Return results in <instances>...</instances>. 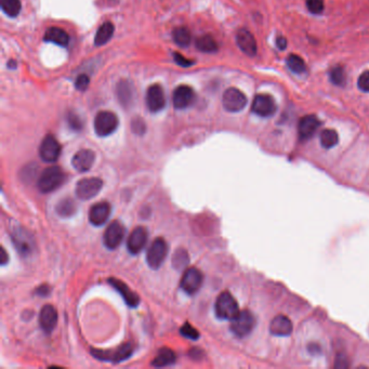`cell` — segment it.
Returning a JSON list of instances; mask_svg holds the SVG:
<instances>
[{
	"instance_id": "10",
	"label": "cell",
	"mask_w": 369,
	"mask_h": 369,
	"mask_svg": "<svg viewBox=\"0 0 369 369\" xmlns=\"http://www.w3.org/2000/svg\"><path fill=\"white\" fill-rule=\"evenodd\" d=\"M133 348L131 343H125L118 349L114 351H100V350H91V353L94 357L101 361H109L113 363L124 362L125 360L129 359L132 355Z\"/></svg>"
},
{
	"instance_id": "22",
	"label": "cell",
	"mask_w": 369,
	"mask_h": 369,
	"mask_svg": "<svg viewBox=\"0 0 369 369\" xmlns=\"http://www.w3.org/2000/svg\"><path fill=\"white\" fill-rule=\"evenodd\" d=\"M109 282L111 286H113L117 292L122 295V298H124L125 302L128 305L131 307H136L139 305L140 303L139 295L136 293H133L124 282L118 281V279H116V278H110Z\"/></svg>"
},
{
	"instance_id": "38",
	"label": "cell",
	"mask_w": 369,
	"mask_h": 369,
	"mask_svg": "<svg viewBox=\"0 0 369 369\" xmlns=\"http://www.w3.org/2000/svg\"><path fill=\"white\" fill-rule=\"evenodd\" d=\"M89 83H90L89 77L86 74H80L75 80V88L79 91H85L88 89Z\"/></svg>"
},
{
	"instance_id": "34",
	"label": "cell",
	"mask_w": 369,
	"mask_h": 369,
	"mask_svg": "<svg viewBox=\"0 0 369 369\" xmlns=\"http://www.w3.org/2000/svg\"><path fill=\"white\" fill-rule=\"evenodd\" d=\"M329 78H331L332 82L335 86L342 87L345 85L346 81V75L345 71L343 70L342 66H334L329 72Z\"/></svg>"
},
{
	"instance_id": "43",
	"label": "cell",
	"mask_w": 369,
	"mask_h": 369,
	"mask_svg": "<svg viewBox=\"0 0 369 369\" xmlns=\"http://www.w3.org/2000/svg\"><path fill=\"white\" fill-rule=\"evenodd\" d=\"M35 294L38 295H40V297H46V295H48L50 294V289H49L47 285H42V286H40V287L36 289Z\"/></svg>"
},
{
	"instance_id": "18",
	"label": "cell",
	"mask_w": 369,
	"mask_h": 369,
	"mask_svg": "<svg viewBox=\"0 0 369 369\" xmlns=\"http://www.w3.org/2000/svg\"><path fill=\"white\" fill-rule=\"evenodd\" d=\"M148 243V232L144 227H136L130 234L127 242V248L132 255H138L141 253L145 245Z\"/></svg>"
},
{
	"instance_id": "16",
	"label": "cell",
	"mask_w": 369,
	"mask_h": 369,
	"mask_svg": "<svg viewBox=\"0 0 369 369\" xmlns=\"http://www.w3.org/2000/svg\"><path fill=\"white\" fill-rule=\"evenodd\" d=\"M320 127L321 121L315 115H306L302 117L298 125L299 138L302 141L311 139Z\"/></svg>"
},
{
	"instance_id": "23",
	"label": "cell",
	"mask_w": 369,
	"mask_h": 369,
	"mask_svg": "<svg viewBox=\"0 0 369 369\" xmlns=\"http://www.w3.org/2000/svg\"><path fill=\"white\" fill-rule=\"evenodd\" d=\"M270 332L274 335L279 337H287L293 332V323L287 316L277 315L271 322Z\"/></svg>"
},
{
	"instance_id": "28",
	"label": "cell",
	"mask_w": 369,
	"mask_h": 369,
	"mask_svg": "<svg viewBox=\"0 0 369 369\" xmlns=\"http://www.w3.org/2000/svg\"><path fill=\"white\" fill-rule=\"evenodd\" d=\"M58 215L62 218H70L75 214L77 207L75 201L71 198H64L59 201L57 207H55Z\"/></svg>"
},
{
	"instance_id": "41",
	"label": "cell",
	"mask_w": 369,
	"mask_h": 369,
	"mask_svg": "<svg viewBox=\"0 0 369 369\" xmlns=\"http://www.w3.org/2000/svg\"><path fill=\"white\" fill-rule=\"evenodd\" d=\"M67 122H69V125L72 129H74L76 131L80 130L82 128V121L80 120L79 117L73 113L67 115Z\"/></svg>"
},
{
	"instance_id": "8",
	"label": "cell",
	"mask_w": 369,
	"mask_h": 369,
	"mask_svg": "<svg viewBox=\"0 0 369 369\" xmlns=\"http://www.w3.org/2000/svg\"><path fill=\"white\" fill-rule=\"evenodd\" d=\"M223 108L231 113H237L243 111L247 105V98L236 88H228L222 97Z\"/></svg>"
},
{
	"instance_id": "37",
	"label": "cell",
	"mask_w": 369,
	"mask_h": 369,
	"mask_svg": "<svg viewBox=\"0 0 369 369\" xmlns=\"http://www.w3.org/2000/svg\"><path fill=\"white\" fill-rule=\"evenodd\" d=\"M306 7L311 13H322L324 10V0H306Z\"/></svg>"
},
{
	"instance_id": "46",
	"label": "cell",
	"mask_w": 369,
	"mask_h": 369,
	"mask_svg": "<svg viewBox=\"0 0 369 369\" xmlns=\"http://www.w3.org/2000/svg\"><path fill=\"white\" fill-rule=\"evenodd\" d=\"M8 67H10V69H15L16 63L14 62V61H10V62L8 63Z\"/></svg>"
},
{
	"instance_id": "42",
	"label": "cell",
	"mask_w": 369,
	"mask_h": 369,
	"mask_svg": "<svg viewBox=\"0 0 369 369\" xmlns=\"http://www.w3.org/2000/svg\"><path fill=\"white\" fill-rule=\"evenodd\" d=\"M173 58H175L176 63H177L178 65L182 66V67H189V66L194 64L193 61L186 59L185 57H183L182 54L178 53V52H176L175 54H173Z\"/></svg>"
},
{
	"instance_id": "40",
	"label": "cell",
	"mask_w": 369,
	"mask_h": 369,
	"mask_svg": "<svg viewBox=\"0 0 369 369\" xmlns=\"http://www.w3.org/2000/svg\"><path fill=\"white\" fill-rule=\"evenodd\" d=\"M357 86L362 91L369 92V71L362 73L359 80H357Z\"/></svg>"
},
{
	"instance_id": "19",
	"label": "cell",
	"mask_w": 369,
	"mask_h": 369,
	"mask_svg": "<svg viewBox=\"0 0 369 369\" xmlns=\"http://www.w3.org/2000/svg\"><path fill=\"white\" fill-rule=\"evenodd\" d=\"M111 216V205L106 201L98 203L89 211V221L94 226H102Z\"/></svg>"
},
{
	"instance_id": "1",
	"label": "cell",
	"mask_w": 369,
	"mask_h": 369,
	"mask_svg": "<svg viewBox=\"0 0 369 369\" xmlns=\"http://www.w3.org/2000/svg\"><path fill=\"white\" fill-rule=\"evenodd\" d=\"M65 180L64 171L59 166H52L42 171L38 178L37 186L41 193H51L62 185Z\"/></svg>"
},
{
	"instance_id": "24",
	"label": "cell",
	"mask_w": 369,
	"mask_h": 369,
	"mask_svg": "<svg viewBox=\"0 0 369 369\" xmlns=\"http://www.w3.org/2000/svg\"><path fill=\"white\" fill-rule=\"evenodd\" d=\"M44 40L48 42L57 43L58 46L66 47L70 42V36L64 30L59 27H50L44 34Z\"/></svg>"
},
{
	"instance_id": "20",
	"label": "cell",
	"mask_w": 369,
	"mask_h": 369,
	"mask_svg": "<svg viewBox=\"0 0 369 369\" xmlns=\"http://www.w3.org/2000/svg\"><path fill=\"white\" fill-rule=\"evenodd\" d=\"M94 159H96V154L91 149H80L74 155L72 159V165L77 171L87 172L90 170Z\"/></svg>"
},
{
	"instance_id": "45",
	"label": "cell",
	"mask_w": 369,
	"mask_h": 369,
	"mask_svg": "<svg viewBox=\"0 0 369 369\" xmlns=\"http://www.w3.org/2000/svg\"><path fill=\"white\" fill-rule=\"evenodd\" d=\"M8 262V256L7 253H5L4 248H1V264L4 265Z\"/></svg>"
},
{
	"instance_id": "7",
	"label": "cell",
	"mask_w": 369,
	"mask_h": 369,
	"mask_svg": "<svg viewBox=\"0 0 369 369\" xmlns=\"http://www.w3.org/2000/svg\"><path fill=\"white\" fill-rule=\"evenodd\" d=\"M168 255V245L163 238L155 239L153 244L149 246L147 254L148 264L153 270H157L164 263Z\"/></svg>"
},
{
	"instance_id": "32",
	"label": "cell",
	"mask_w": 369,
	"mask_h": 369,
	"mask_svg": "<svg viewBox=\"0 0 369 369\" xmlns=\"http://www.w3.org/2000/svg\"><path fill=\"white\" fill-rule=\"evenodd\" d=\"M1 9L10 18H15L21 12L22 3L20 0H0Z\"/></svg>"
},
{
	"instance_id": "29",
	"label": "cell",
	"mask_w": 369,
	"mask_h": 369,
	"mask_svg": "<svg viewBox=\"0 0 369 369\" xmlns=\"http://www.w3.org/2000/svg\"><path fill=\"white\" fill-rule=\"evenodd\" d=\"M196 48L201 52L212 53L218 51V43L210 35H204L196 39Z\"/></svg>"
},
{
	"instance_id": "30",
	"label": "cell",
	"mask_w": 369,
	"mask_h": 369,
	"mask_svg": "<svg viewBox=\"0 0 369 369\" xmlns=\"http://www.w3.org/2000/svg\"><path fill=\"white\" fill-rule=\"evenodd\" d=\"M320 141L323 148H332L339 142V136L335 130L332 129H325L321 132Z\"/></svg>"
},
{
	"instance_id": "11",
	"label": "cell",
	"mask_w": 369,
	"mask_h": 369,
	"mask_svg": "<svg viewBox=\"0 0 369 369\" xmlns=\"http://www.w3.org/2000/svg\"><path fill=\"white\" fill-rule=\"evenodd\" d=\"M61 153V145L51 134H49L42 140L39 148V156L44 163H54L57 161Z\"/></svg>"
},
{
	"instance_id": "35",
	"label": "cell",
	"mask_w": 369,
	"mask_h": 369,
	"mask_svg": "<svg viewBox=\"0 0 369 369\" xmlns=\"http://www.w3.org/2000/svg\"><path fill=\"white\" fill-rule=\"evenodd\" d=\"M172 263L173 266L178 268V270H182L183 267H185L188 263V256L186 254V251L183 249L178 250L175 254V257H173Z\"/></svg>"
},
{
	"instance_id": "2",
	"label": "cell",
	"mask_w": 369,
	"mask_h": 369,
	"mask_svg": "<svg viewBox=\"0 0 369 369\" xmlns=\"http://www.w3.org/2000/svg\"><path fill=\"white\" fill-rule=\"evenodd\" d=\"M215 311L217 317L224 321H232L240 312L236 300L227 292H223L217 298Z\"/></svg>"
},
{
	"instance_id": "21",
	"label": "cell",
	"mask_w": 369,
	"mask_h": 369,
	"mask_svg": "<svg viewBox=\"0 0 369 369\" xmlns=\"http://www.w3.org/2000/svg\"><path fill=\"white\" fill-rule=\"evenodd\" d=\"M236 42L239 49L245 54L249 55V57H254V55L257 54V50H258V48H257V41L253 34L249 31L239 30L236 34Z\"/></svg>"
},
{
	"instance_id": "36",
	"label": "cell",
	"mask_w": 369,
	"mask_h": 369,
	"mask_svg": "<svg viewBox=\"0 0 369 369\" xmlns=\"http://www.w3.org/2000/svg\"><path fill=\"white\" fill-rule=\"evenodd\" d=\"M180 332L183 337H185L187 339L197 340L199 338V332L192 325H189V324H185V325L182 326V328L180 329Z\"/></svg>"
},
{
	"instance_id": "5",
	"label": "cell",
	"mask_w": 369,
	"mask_h": 369,
	"mask_svg": "<svg viewBox=\"0 0 369 369\" xmlns=\"http://www.w3.org/2000/svg\"><path fill=\"white\" fill-rule=\"evenodd\" d=\"M103 182L99 178H85L76 184V196L81 200L92 199L102 189Z\"/></svg>"
},
{
	"instance_id": "13",
	"label": "cell",
	"mask_w": 369,
	"mask_h": 369,
	"mask_svg": "<svg viewBox=\"0 0 369 369\" xmlns=\"http://www.w3.org/2000/svg\"><path fill=\"white\" fill-rule=\"evenodd\" d=\"M251 111L258 116L270 117L276 111L275 101L268 94H258L254 99Z\"/></svg>"
},
{
	"instance_id": "3",
	"label": "cell",
	"mask_w": 369,
	"mask_h": 369,
	"mask_svg": "<svg viewBox=\"0 0 369 369\" xmlns=\"http://www.w3.org/2000/svg\"><path fill=\"white\" fill-rule=\"evenodd\" d=\"M118 127V117L113 111H99L94 118V131L99 137H108Z\"/></svg>"
},
{
	"instance_id": "25",
	"label": "cell",
	"mask_w": 369,
	"mask_h": 369,
	"mask_svg": "<svg viewBox=\"0 0 369 369\" xmlns=\"http://www.w3.org/2000/svg\"><path fill=\"white\" fill-rule=\"evenodd\" d=\"M114 32L115 27L113 23H111V22H105V23H103L99 27V30L96 34V37H94V43H96L97 46H103V44L111 40V38L114 35Z\"/></svg>"
},
{
	"instance_id": "26",
	"label": "cell",
	"mask_w": 369,
	"mask_h": 369,
	"mask_svg": "<svg viewBox=\"0 0 369 369\" xmlns=\"http://www.w3.org/2000/svg\"><path fill=\"white\" fill-rule=\"evenodd\" d=\"M117 98L124 106L131 104L133 100V88L129 81H119L118 85H117Z\"/></svg>"
},
{
	"instance_id": "12",
	"label": "cell",
	"mask_w": 369,
	"mask_h": 369,
	"mask_svg": "<svg viewBox=\"0 0 369 369\" xmlns=\"http://www.w3.org/2000/svg\"><path fill=\"white\" fill-rule=\"evenodd\" d=\"M125 237V227L118 221L111 222L106 228L103 236V242L106 248L116 249L121 244Z\"/></svg>"
},
{
	"instance_id": "4",
	"label": "cell",
	"mask_w": 369,
	"mask_h": 369,
	"mask_svg": "<svg viewBox=\"0 0 369 369\" xmlns=\"http://www.w3.org/2000/svg\"><path fill=\"white\" fill-rule=\"evenodd\" d=\"M256 325V320L253 313L248 310L240 311L231 323V332L237 338H244L248 335Z\"/></svg>"
},
{
	"instance_id": "33",
	"label": "cell",
	"mask_w": 369,
	"mask_h": 369,
	"mask_svg": "<svg viewBox=\"0 0 369 369\" xmlns=\"http://www.w3.org/2000/svg\"><path fill=\"white\" fill-rule=\"evenodd\" d=\"M286 64L289 70L295 74H303L306 71V66L303 59L297 54H290L286 59Z\"/></svg>"
},
{
	"instance_id": "17",
	"label": "cell",
	"mask_w": 369,
	"mask_h": 369,
	"mask_svg": "<svg viewBox=\"0 0 369 369\" xmlns=\"http://www.w3.org/2000/svg\"><path fill=\"white\" fill-rule=\"evenodd\" d=\"M58 324V312L51 304L42 306L39 314V325L46 333H51Z\"/></svg>"
},
{
	"instance_id": "9",
	"label": "cell",
	"mask_w": 369,
	"mask_h": 369,
	"mask_svg": "<svg viewBox=\"0 0 369 369\" xmlns=\"http://www.w3.org/2000/svg\"><path fill=\"white\" fill-rule=\"evenodd\" d=\"M204 282V276L198 268L196 267H189L184 272L183 276L181 278L180 286L182 290L187 295L196 294L200 289L201 285Z\"/></svg>"
},
{
	"instance_id": "27",
	"label": "cell",
	"mask_w": 369,
	"mask_h": 369,
	"mask_svg": "<svg viewBox=\"0 0 369 369\" xmlns=\"http://www.w3.org/2000/svg\"><path fill=\"white\" fill-rule=\"evenodd\" d=\"M176 360H177V355L175 352L170 349L165 348V349H161L158 352L157 356H156L152 362V365L155 367L169 366V365L175 364Z\"/></svg>"
},
{
	"instance_id": "39",
	"label": "cell",
	"mask_w": 369,
	"mask_h": 369,
	"mask_svg": "<svg viewBox=\"0 0 369 369\" xmlns=\"http://www.w3.org/2000/svg\"><path fill=\"white\" fill-rule=\"evenodd\" d=\"M131 128L134 133L137 134H143L145 132V130H147V126H145V122L142 118H140V117H137V118H134L131 122Z\"/></svg>"
},
{
	"instance_id": "31",
	"label": "cell",
	"mask_w": 369,
	"mask_h": 369,
	"mask_svg": "<svg viewBox=\"0 0 369 369\" xmlns=\"http://www.w3.org/2000/svg\"><path fill=\"white\" fill-rule=\"evenodd\" d=\"M173 40L178 44V46L185 48L189 43H191V33L185 27H178L172 33Z\"/></svg>"
},
{
	"instance_id": "14",
	"label": "cell",
	"mask_w": 369,
	"mask_h": 369,
	"mask_svg": "<svg viewBox=\"0 0 369 369\" xmlns=\"http://www.w3.org/2000/svg\"><path fill=\"white\" fill-rule=\"evenodd\" d=\"M147 106L152 113L160 111L166 106V96L160 85H152L147 92Z\"/></svg>"
},
{
	"instance_id": "6",
	"label": "cell",
	"mask_w": 369,
	"mask_h": 369,
	"mask_svg": "<svg viewBox=\"0 0 369 369\" xmlns=\"http://www.w3.org/2000/svg\"><path fill=\"white\" fill-rule=\"evenodd\" d=\"M11 238H12V243L15 246L16 250L22 256H30L34 253L35 250V242L32 235L25 231L22 227H15L14 230L11 232Z\"/></svg>"
},
{
	"instance_id": "44",
	"label": "cell",
	"mask_w": 369,
	"mask_h": 369,
	"mask_svg": "<svg viewBox=\"0 0 369 369\" xmlns=\"http://www.w3.org/2000/svg\"><path fill=\"white\" fill-rule=\"evenodd\" d=\"M276 46L278 49L281 50H285L287 47V40L286 38H285L284 36H279L276 38Z\"/></svg>"
},
{
	"instance_id": "15",
	"label": "cell",
	"mask_w": 369,
	"mask_h": 369,
	"mask_svg": "<svg viewBox=\"0 0 369 369\" xmlns=\"http://www.w3.org/2000/svg\"><path fill=\"white\" fill-rule=\"evenodd\" d=\"M195 92L191 87L182 85L176 88V90L172 93V103L173 106L178 110L186 109L191 106L195 101Z\"/></svg>"
}]
</instances>
